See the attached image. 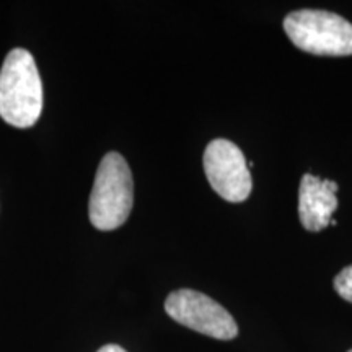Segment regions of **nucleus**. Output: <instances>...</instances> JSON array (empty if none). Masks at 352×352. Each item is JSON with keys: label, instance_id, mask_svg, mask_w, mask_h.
<instances>
[{"label": "nucleus", "instance_id": "obj_4", "mask_svg": "<svg viewBox=\"0 0 352 352\" xmlns=\"http://www.w3.org/2000/svg\"><path fill=\"white\" fill-rule=\"evenodd\" d=\"M165 311L176 323L214 340L230 341L239 336L233 316L214 298L197 290L179 289L171 292L165 300Z\"/></svg>", "mask_w": 352, "mask_h": 352}, {"label": "nucleus", "instance_id": "obj_3", "mask_svg": "<svg viewBox=\"0 0 352 352\" xmlns=\"http://www.w3.org/2000/svg\"><path fill=\"white\" fill-rule=\"evenodd\" d=\"M294 46L314 56H352V23L327 10H297L284 19Z\"/></svg>", "mask_w": 352, "mask_h": 352}, {"label": "nucleus", "instance_id": "obj_8", "mask_svg": "<svg viewBox=\"0 0 352 352\" xmlns=\"http://www.w3.org/2000/svg\"><path fill=\"white\" fill-rule=\"evenodd\" d=\"M98 352H127V351L122 349V347L118 344H107V346L100 347Z\"/></svg>", "mask_w": 352, "mask_h": 352}, {"label": "nucleus", "instance_id": "obj_5", "mask_svg": "<svg viewBox=\"0 0 352 352\" xmlns=\"http://www.w3.org/2000/svg\"><path fill=\"white\" fill-rule=\"evenodd\" d=\"M204 171L217 195L228 202H243L252 195V173L243 152L227 139H215L204 151Z\"/></svg>", "mask_w": 352, "mask_h": 352}, {"label": "nucleus", "instance_id": "obj_9", "mask_svg": "<svg viewBox=\"0 0 352 352\" xmlns=\"http://www.w3.org/2000/svg\"><path fill=\"white\" fill-rule=\"evenodd\" d=\"M349 352H352V349H351V351H349Z\"/></svg>", "mask_w": 352, "mask_h": 352}, {"label": "nucleus", "instance_id": "obj_2", "mask_svg": "<svg viewBox=\"0 0 352 352\" xmlns=\"http://www.w3.org/2000/svg\"><path fill=\"white\" fill-rule=\"evenodd\" d=\"M134 204V182L129 165L118 152H109L101 158L96 171L88 215L98 230H114L129 217Z\"/></svg>", "mask_w": 352, "mask_h": 352}, {"label": "nucleus", "instance_id": "obj_6", "mask_svg": "<svg viewBox=\"0 0 352 352\" xmlns=\"http://www.w3.org/2000/svg\"><path fill=\"white\" fill-rule=\"evenodd\" d=\"M340 186L331 179L303 175L298 188V217L305 230L320 232L331 223L333 212L340 206L336 192Z\"/></svg>", "mask_w": 352, "mask_h": 352}, {"label": "nucleus", "instance_id": "obj_1", "mask_svg": "<svg viewBox=\"0 0 352 352\" xmlns=\"http://www.w3.org/2000/svg\"><path fill=\"white\" fill-rule=\"evenodd\" d=\"M43 111V83L33 56L16 47L0 69V116L13 127H32Z\"/></svg>", "mask_w": 352, "mask_h": 352}, {"label": "nucleus", "instance_id": "obj_7", "mask_svg": "<svg viewBox=\"0 0 352 352\" xmlns=\"http://www.w3.org/2000/svg\"><path fill=\"white\" fill-rule=\"evenodd\" d=\"M334 290L340 294L341 298L352 303V264L334 277Z\"/></svg>", "mask_w": 352, "mask_h": 352}]
</instances>
